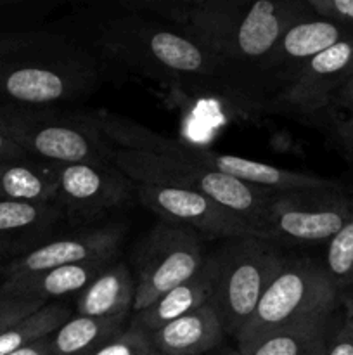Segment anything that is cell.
<instances>
[{
  "label": "cell",
  "instance_id": "cell-1",
  "mask_svg": "<svg viewBox=\"0 0 353 355\" xmlns=\"http://www.w3.org/2000/svg\"><path fill=\"white\" fill-rule=\"evenodd\" d=\"M93 44L106 58L159 85H201L249 104L221 61L170 24L137 14H113L96 26Z\"/></svg>",
  "mask_w": 353,
  "mask_h": 355
},
{
  "label": "cell",
  "instance_id": "cell-2",
  "mask_svg": "<svg viewBox=\"0 0 353 355\" xmlns=\"http://www.w3.org/2000/svg\"><path fill=\"white\" fill-rule=\"evenodd\" d=\"M314 16L307 0H196L183 33L237 78L253 107L262 110L260 69L284 33Z\"/></svg>",
  "mask_w": 353,
  "mask_h": 355
},
{
  "label": "cell",
  "instance_id": "cell-3",
  "mask_svg": "<svg viewBox=\"0 0 353 355\" xmlns=\"http://www.w3.org/2000/svg\"><path fill=\"white\" fill-rule=\"evenodd\" d=\"M102 66L87 45L48 30L0 35V97L21 106H66L89 99Z\"/></svg>",
  "mask_w": 353,
  "mask_h": 355
},
{
  "label": "cell",
  "instance_id": "cell-4",
  "mask_svg": "<svg viewBox=\"0 0 353 355\" xmlns=\"http://www.w3.org/2000/svg\"><path fill=\"white\" fill-rule=\"evenodd\" d=\"M89 113L97 127L116 148L168 156V158L210 168L213 172L225 173L249 186L275 191V193L300 189H338L339 187L338 184L324 177L293 172V170L280 168L269 163L253 162L241 156L221 155L210 149L196 148L179 139L158 134L138 121L111 113V111H89Z\"/></svg>",
  "mask_w": 353,
  "mask_h": 355
},
{
  "label": "cell",
  "instance_id": "cell-5",
  "mask_svg": "<svg viewBox=\"0 0 353 355\" xmlns=\"http://www.w3.org/2000/svg\"><path fill=\"white\" fill-rule=\"evenodd\" d=\"M0 130L26 155L57 165L113 163L116 146L90 113L64 106L0 104Z\"/></svg>",
  "mask_w": 353,
  "mask_h": 355
},
{
  "label": "cell",
  "instance_id": "cell-6",
  "mask_svg": "<svg viewBox=\"0 0 353 355\" xmlns=\"http://www.w3.org/2000/svg\"><path fill=\"white\" fill-rule=\"evenodd\" d=\"M213 262V291L208 304L217 312L225 335L237 336L251 319L286 257L279 246L258 236L227 239L210 253Z\"/></svg>",
  "mask_w": 353,
  "mask_h": 355
},
{
  "label": "cell",
  "instance_id": "cell-7",
  "mask_svg": "<svg viewBox=\"0 0 353 355\" xmlns=\"http://www.w3.org/2000/svg\"><path fill=\"white\" fill-rule=\"evenodd\" d=\"M113 165L134 184L175 187L210 196L211 200L244 218L255 232L262 225L266 207L275 194V191L249 186L225 173L151 153L116 148Z\"/></svg>",
  "mask_w": 353,
  "mask_h": 355
},
{
  "label": "cell",
  "instance_id": "cell-8",
  "mask_svg": "<svg viewBox=\"0 0 353 355\" xmlns=\"http://www.w3.org/2000/svg\"><path fill=\"white\" fill-rule=\"evenodd\" d=\"M338 304H341V295L329 279L324 263L287 259L235 340L244 343L305 319L327 318L334 314Z\"/></svg>",
  "mask_w": 353,
  "mask_h": 355
},
{
  "label": "cell",
  "instance_id": "cell-9",
  "mask_svg": "<svg viewBox=\"0 0 353 355\" xmlns=\"http://www.w3.org/2000/svg\"><path fill=\"white\" fill-rule=\"evenodd\" d=\"M203 238L192 229L158 220L134 252L135 300L132 314L147 309L158 298L192 277L203 267Z\"/></svg>",
  "mask_w": 353,
  "mask_h": 355
},
{
  "label": "cell",
  "instance_id": "cell-10",
  "mask_svg": "<svg viewBox=\"0 0 353 355\" xmlns=\"http://www.w3.org/2000/svg\"><path fill=\"white\" fill-rule=\"evenodd\" d=\"M353 211V200L338 189H300L273 194L266 207L260 239L275 246L329 241Z\"/></svg>",
  "mask_w": 353,
  "mask_h": 355
},
{
  "label": "cell",
  "instance_id": "cell-11",
  "mask_svg": "<svg viewBox=\"0 0 353 355\" xmlns=\"http://www.w3.org/2000/svg\"><path fill=\"white\" fill-rule=\"evenodd\" d=\"M353 76V37L305 62L262 111L310 116L331 106L336 92Z\"/></svg>",
  "mask_w": 353,
  "mask_h": 355
},
{
  "label": "cell",
  "instance_id": "cell-12",
  "mask_svg": "<svg viewBox=\"0 0 353 355\" xmlns=\"http://www.w3.org/2000/svg\"><path fill=\"white\" fill-rule=\"evenodd\" d=\"M135 198L161 222L192 229L204 239L256 236L255 229L244 218L201 193L135 184Z\"/></svg>",
  "mask_w": 353,
  "mask_h": 355
},
{
  "label": "cell",
  "instance_id": "cell-13",
  "mask_svg": "<svg viewBox=\"0 0 353 355\" xmlns=\"http://www.w3.org/2000/svg\"><path fill=\"white\" fill-rule=\"evenodd\" d=\"M135 184L113 163L59 165V205L69 224H87L123 207Z\"/></svg>",
  "mask_w": 353,
  "mask_h": 355
},
{
  "label": "cell",
  "instance_id": "cell-14",
  "mask_svg": "<svg viewBox=\"0 0 353 355\" xmlns=\"http://www.w3.org/2000/svg\"><path fill=\"white\" fill-rule=\"evenodd\" d=\"M123 225L113 224L99 229L76 232L59 239H51L45 245L31 250L26 255L10 260L2 269L3 277L31 276L62 266L113 260L123 241Z\"/></svg>",
  "mask_w": 353,
  "mask_h": 355
},
{
  "label": "cell",
  "instance_id": "cell-15",
  "mask_svg": "<svg viewBox=\"0 0 353 355\" xmlns=\"http://www.w3.org/2000/svg\"><path fill=\"white\" fill-rule=\"evenodd\" d=\"M350 37H353L352 26L317 16H308L294 23L280 37L272 54L260 69L263 90V82L280 83V90L305 62Z\"/></svg>",
  "mask_w": 353,
  "mask_h": 355
},
{
  "label": "cell",
  "instance_id": "cell-16",
  "mask_svg": "<svg viewBox=\"0 0 353 355\" xmlns=\"http://www.w3.org/2000/svg\"><path fill=\"white\" fill-rule=\"evenodd\" d=\"M66 222L61 205L21 203L0 200V263L19 259L45 245L48 236Z\"/></svg>",
  "mask_w": 353,
  "mask_h": 355
},
{
  "label": "cell",
  "instance_id": "cell-17",
  "mask_svg": "<svg viewBox=\"0 0 353 355\" xmlns=\"http://www.w3.org/2000/svg\"><path fill=\"white\" fill-rule=\"evenodd\" d=\"M149 336L159 354L203 355L218 349L227 335L213 307L204 304Z\"/></svg>",
  "mask_w": 353,
  "mask_h": 355
},
{
  "label": "cell",
  "instance_id": "cell-18",
  "mask_svg": "<svg viewBox=\"0 0 353 355\" xmlns=\"http://www.w3.org/2000/svg\"><path fill=\"white\" fill-rule=\"evenodd\" d=\"M113 260H92V262L55 267L31 276L3 277L0 283V291L44 302H54L66 295H80L106 267L113 263Z\"/></svg>",
  "mask_w": 353,
  "mask_h": 355
},
{
  "label": "cell",
  "instance_id": "cell-19",
  "mask_svg": "<svg viewBox=\"0 0 353 355\" xmlns=\"http://www.w3.org/2000/svg\"><path fill=\"white\" fill-rule=\"evenodd\" d=\"M0 200L59 203V165L30 155L0 162Z\"/></svg>",
  "mask_w": 353,
  "mask_h": 355
},
{
  "label": "cell",
  "instance_id": "cell-20",
  "mask_svg": "<svg viewBox=\"0 0 353 355\" xmlns=\"http://www.w3.org/2000/svg\"><path fill=\"white\" fill-rule=\"evenodd\" d=\"M331 340L332 315H327L263 333L249 342L237 343V350L242 355H325Z\"/></svg>",
  "mask_w": 353,
  "mask_h": 355
},
{
  "label": "cell",
  "instance_id": "cell-21",
  "mask_svg": "<svg viewBox=\"0 0 353 355\" xmlns=\"http://www.w3.org/2000/svg\"><path fill=\"white\" fill-rule=\"evenodd\" d=\"M211 291H213V262L211 257L206 255L203 267L192 277L170 290L147 309L132 314L130 321L142 331L152 335L168 322L208 304Z\"/></svg>",
  "mask_w": 353,
  "mask_h": 355
},
{
  "label": "cell",
  "instance_id": "cell-22",
  "mask_svg": "<svg viewBox=\"0 0 353 355\" xmlns=\"http://www.w3.org/2000/svg\"><path fill=\"white\" fill-rule=\"evenodd\" d=\"M135 300V277L125 262L111 263L76 297V314L114 318L130 314Z\"/></svg>",
  "mask_w": 353,
  "mask_h": 355
},
{
  "label": "cell",
  "instance_id": "cell-23",
  "mask_svg": "<svg viewBox=\"0 0 353 355\" xmlns=\"http://www.w3.org/2000/svg\"><path fill=\"white\" fill-rule=\"evenodd\" d=\"M130 319L132 312L114 318L71 315L51 335L52 355H93L114 336L125 331Z\"/></svg>",
  "mask_w": 353,
  "mask_h": 355
},
{
  "label": "cell",
  "instance_id": "cell-24",
  "mask_svg": "<svg viewBox=\"0 0 353 355\" xmlns=\"http://www.w3.org/2000/svg\"><path fill=\"white\" fill-rule=\"evenodd\" d=\"M69 318L71 311L68 305L62 302H48L47 305L0 335V355H9L38 340L47 338L57 331Z\"/></svg>",
  "mask_w": 353,
  "mask_h": 355
},
{
  "label": "cell",
  "instance_id": "cell-25",
  "mask_svg": "<svg viewBox=\"0 0 353 355\" xmlns=\"http://www.w3.org/2000/svg\"><path fill=\"white\" fill-rule=\"evenodd\" d=\"M324 269L339 295L353 286V211L327 241Z\"/></svg>",
  "mask_w": 353,
  "mask_h": 355
},
{
  "label": "cell",
  "instance_id": "cell-26",
  "mask_svg": "<svg viewBox=\"0 0 353 355\" xmlns=\"http://www.w3.org/2000/svg\"><path fill=\"white\" fill-rule=\"evenodd\" d=\"M194 2L196 0H127L120 2V9L183 30L192 14Z\"/></svg>",
  "mask_w": 353,
  "mask_h": 355
},
{
  "label": "cell",
  "instance_id": "cell-27",
  "mask_svg": "<svg viewBox=\"0 0 353 355\" xmlns=\"http://www.w3.org/2000/svg\"><path fill=\"white\" fill-rule=\"evenodd\" d=\"M156 352L158 350L152 345L151 336L130 321L125 331L114 336L93 355H154Z\"/></svg>",
  "mask_w": 353,
  "mask_h": 355
},
{
  "label": "cell",
  "instance_id": "cell-28",
  "mask_svg": "<svg viewBox=\"0 0 353 355\" xmlns=\"http://www.w3.org/2000/svg\"><path fill=\"white\" fill-rule=\"evenodd\" d=\"M47 304L48 302L16 297L0 291V335Z\"/></svg>",
  "mask_w": 353,
  "mask_h": 355
},
{
  "label": "cell",
  "instance_id": "cell-29",
  "mask_svg": "<svg viewBox=\"0 0 353 355\" xmlns=\"http://www.w3.org/2000/svg\"><path fill=\"white\" fill-rule=\"evenodd\" d=\"M314 16L353 28V0H307Z\"/></svg>",
  "mask_w": 353,
  "mask_h": 355
},
{
  "label": "cell",
  "instance_id": "cell-30",
  "mask_svg": "<svg viewBox=\"0 0 353 355\" xmlns=\"http://www.w3.org/2000/svg\"><path fill=\"white\" fill-rule=\"evenodd\" d=\"M325 355H353V319H345L341 328L332 335Z\"/></svg>",
  "mask_w": 353,
  "mask_h": 355
},
{
  "label": "cell",
  "instance_id": "cell-31",
  "mask_svg": "<svg viewBox=\"0 0 353 355\" xmlns=\"http://www.w3.org/2000/svg\"><path fill=\"white\" fill-rule=\"evenodd\" d=\"M334 135L339 144L346 149V153L353 156V111L346 113L345 118L336 121Z\"/></svg>",
  "mask_w": 353,
  "mask_h": 355
},
{
  "label": "cell",
  "instance_id": "cell-32",
  "mask_svg": "<svg viewBox=\"0 0 353 355\" xmlns=\"http://www.w3.org/2000/svg\"><path fill=\"white\" fill-rule=\"evenodd\" d=\"M331 106L339 107V110L346 111V113H352L353 111V80L346 82L345 85H343L341 89L336 92Z\"/></svg>",
  "mask_w": 353,
  "mask_h": 355
},
{
  "label": "cell",
  "instance_id": "cell-33",
  "mask_svg": "<svg viewBox=\"0 0 353 355\" xmlns=\"http://www.w3.org/2000/svg\"><path fill=\"white\" fill-rule=\"evenodd\" d=\"M26 156V153L17 148L2 130H0V162H9V159H17Z\"/></svg>",
  "mask_w": 353,
  "mask_h": 355
},
{
  "label": "cell",
  "instance_id": "cell-34",
  "mask_svg": "<svg viewBox=\"0 0 353 355\" xmlns=\"http://www.w3.org/2000/svg\"><path fill=\"white\" fill-rule=\"evenodd\" d=\"M9 355H52L51 336L38 340V342L31 343V345L24 347V349H21V350H16V352H12Z\"/></svg>",
  "mask_w": 353,
  "mask_h": 355
},
{
  "label": "cell",
  "instance_id": "cell-35",
  "mask_svg": "<svg viewBox=\"0 0 353 355\" xmlns=\"http://www.w3.org/2000/svg\"><path fill=\"white\" fill-rule=\"evenodd\" d=\"M341 305H345L346 318L353 319V286L341 293Z\"/></svg>",
  "mask_w": 353,
  "mask_h": 355
},
{
  "label": "cell",
  "instance_id": "cell-36",
  "mask_svg": "<svg viewBox=\"0 0 353 355\" xmlns=\"http://www.w3.org/2000/svg\"><path fill=\"white\" fill-rule=\"evenodd\" d=\"M217 355H242V354L239 352L237 349H224L221 352H218Z\"/></svg>",
  "mask_w": 353,
  "mask_h": 355
},
{
  "label": "cell",
  "instance_id": "cell-37",
  "mask_svg": "<svg viewBox=\"0 0 353 355\" xmlns=\"http://www.w3.org/2000/svg\"><path fill=\"white\" fill-rule=\"evenodd\" d=\"M2 269H3V267H2V263H0V272H2Z\"/></svg>",
  "mask_w": 353,
  "mask_h": 355
},
{
  "label": "cell",
  "instance_id": "cell-38",
  "mask_svg": "<svg viewBox=\"0 0 353 355\" xmlns=\"http://www.w3.org/2000/svg\"><path fill=\"white\" fill-rule=\"evenodd\" d=\"M154 355H165V354H159V352H156Z\"/></svg>",
  "mask_w": 353,
  "mask_h": 355
},
{
  "label": "cell",
  "instance_id": "cell-39",
  "mask_svg": "<svg viewBox=\"0 0 353 355\" xmlns=\"http://www.w3.org/2000/svg\"><path fill=\"white\" fill-rule=\"evenodd\" d=\"M350 80H353V76H352V78H350ZM350 80H348V82H350Z\"/></svg>",
  "mask_w": 353,
  "mask_h": 355
}]
</instances>
